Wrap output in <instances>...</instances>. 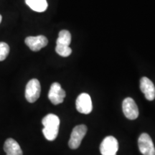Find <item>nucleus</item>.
Masks as SVG:
<instances>
[{
    "mask_svg": "<svg viewBox=\"0 0 155 155\" xmlns=\"http://www.w3.org/2000/svg\"><path fill=\"white\" fill-rule=\"evenodd\" d=\"M42 124L44 126L42 133L46 139L49 141L55 140L59 131V117L53 114H48L42 119Z\"/></svg>",
    "mask_w": 155,
    "mask_h": 155,
    "instance_id": "f257e3e1",
    "label": "nucleus"
},
{
    "mask_svg": "<svg viewBox=\"0 0 155 155\" xmlns=\"http://www.w3.org/2000/svg\"><path fill=\"white\" fill-rule=\"evenodd\" d=\"M87 127L84 124L78 125L73 128L70 138L68 145L72 150L78 149L81 145L83 137L86 134Z\"/></svg>",
    "mask_w": 155,
    "mask_h": 155,
    "instance_id": "f03ea898",
    "label": "nucleus"
},
{
    "mask_svg": "<svg viewBox=\"0 0 155 155\" xmlns=\"http://www.w3.org/2000/svg\"><path fill=\"white\" fill-rule=\"evenodd\" d=\"M41 91V86L38 79H32L28 83L25 88V98L30 103H34L38 99Z\"/></svg>",
    "mask_w": 155,
    "mask_h": 155,
    "instance_id": "7ed1b4c3",
    "label": "nucleus"
},
{
    "mask_svg": "<svg viewBox=\"0 0 155 155\" xmlns=\"http://www.w3.org/2000/svg\"><path fill=\"white\" fill-rule=\"evenodd\" d=\"M119 150L117 139L112 136L104 138L100 145V152L102 155H116Z\"/></svg>",
    "mask_w": 155,
    "mask_h": 155,
    "instance_id": "20e7f679",
    "label": "nucleus"
},
{
    "mask_svg": "<svg viewBox=\"0 0 155 155\" xmlns=\"http://www.w3.org/2000/svg\"><path fill=\"white\" fill-rule=\"evenodd\" d=\"M138 145L139 151L143 155H155L154 144L148 134H141L138 139Z\"/></svg>",
    "mask_w": 155,
    "mask_h": 155,
    "instance_id": "39448f33",
    "label": "nucleus"
},
{
    "mask_svg": "<svg viewBox=\"0 0 155 155\" xmlns=\"http://www.w3.org/2000/svg\"><path fill=\"white\" fill-rule=\"evenodd\" d=\"M75 106L78 111L83 114H88L92 111L93 106L91 96L88 94L83 93L77 98Z\"/></svg>",
    "mask_w": 155,
    "mask_h": 155,
    "instance_id": "423d86ee",
    "label": "nucleus"
},
{
    "mask_svg": "<svg viewBox=\"0 0 155 155\" xmlns=\"http://www.w3.org/2000/svg\"><path fill=\"white\" fill-rule=\"evenodd\" d=\"M65 97V91L61 88V86L58 83H53L50 86L48 98L54 105L61 104L63 102Z\"/></svg>",
    "mask_w": 155,
    "mask_h": 155,
    "instance_id": "0eeeda50",
    "label": "nucleus"
},
{
    "mask_svg": "<svg viewBox=\"0 0 155 155\" xmlns=\"http://www.w3.org/2000/svg\"><path fill=\"white\" fill-rule=\"evenodd\" d=\"M123 112L128 119L134 120L139 116V109L134 99L128 97L124 100L122 104Z\"/></svg>",
    "mask_w": 155,
    "mask_h": 155,
    "instance_id": "6e6552de",
    "label": "nucleus"
},
{
    "mask_svg": "<svg viewBox=\"0 0 155 155\" xmlns=\"http://www.w3.org/2000/svg\"><path fill=\"white\" fill-rule=\"evenodd\" d=\"M25 44L30 48V49L35 52L39 51L42 48L45 47L48 43L47 38L44 35L28 37V38L25 39Z\"/></svg>",
    "mask_w": 155,
    "mask_h": 155,
    "instance_id": "1a4fd4ad",
    "label": "nucleus"
},
{
    "mask_svg": "<svg viewBox=\"0 0 155 155\" xmlns=\"http://www.w3.org/2000/svg\"><path fill=\"white\" fill-rule=\"evenodd\" d=\"M140 89L148 101H153L155 98V87L152 81L148 78L143 77L140 80Z\"/></svg>",
    "mask_w": 155,
    "mask_h": 155,
    "instance_id": "9d476101",
    "label": "nucleus"
},
{
    "mask_svg": "<svg viewBox=\"0 0 155 155\" xmlns=\"http://www.w3.org/2000/svg\"><path fill=\"white\" fill-rule=\"evenodd\" d=\"M4 150L7 155H22V151L19 144L12 138L6 140L4 145Z\"/></svg>",
    "mask_w": 155,
    "mask_h": 155,
    "instance_id": "9b49d317",
    "label": "nucleus"
},
{
    "mask_svg": "<svg viewBox=\"0 0 155 155\" xmlns=\"http://www.w3.org/2000/svg\"><path fill=\"white\" fill-rule=\"evenodd\" d=\"M25 2L32 10L38 12H43L48 8L46 0H25Z\"/></svg>",
    "mask_w": 155,
    "mask_h": 155,
    "instance_id": "f8f14e48",
    "label": "nucleus"
},
{
    "mask_svg": "<svg viewBox=\"0 0 155 155\" xmlns=\"http://www.w3.org/2000/svg\"><path fill=\"white\" fill-rule=\"evenodd\" d=\"M71 42V35L69 31L63 30H61L58 35V38L56 41L57 45L69 46Z\"/></svg>",
    "mask_w": 155,
    "mask_h": 155,
    "instance_id": "ddd939ff",
    "label": "nucleus"
},
{
    "mask_svg": "<svg viewBox=\"0 0 155 155\" xmlns=\"http://www.w3.org/2000/svg\"><path fill=\"white\" fill-rule=\"evenodd\" d=\"M55 51L58 55L62 57H68L72 53V50L69 46L56 45Z\"/></svg>",
    "mask_w": 155,
    "mask_h": 155,
    "instance_id": "4468645a",
    "label": "nucleus"
},
{
    "mask_svg": "<svg viewBox=\"0 0 155 155\" xmlns=\"http://www.w3.org/2000/svg\"><path fill=\"white\" fill-rule=\"evenodd\" d=\"M9 53V47L6 42H0V61H3L7 58Z\"/></svg>",
    "mask_w": 155,
    "mask_h": 155,
    "instance_id": "2eb2a0df",
    "label": "nucleus"
},
{
    "mask_svg": "<svg viewBox=\"0 0 155 155\" xmlns=\"http://www.w3.org/2000/svg\"><path fill=\"white\" fill-rule=\"evenodd\" d=\"M2 15H0V23L2 22Z\"/></svg>",
    "mask_w": 155,
    "mask_h": 155,
    "instance_id": "dca6fc26",
    "label": "nucleus"
}]
</instances>
